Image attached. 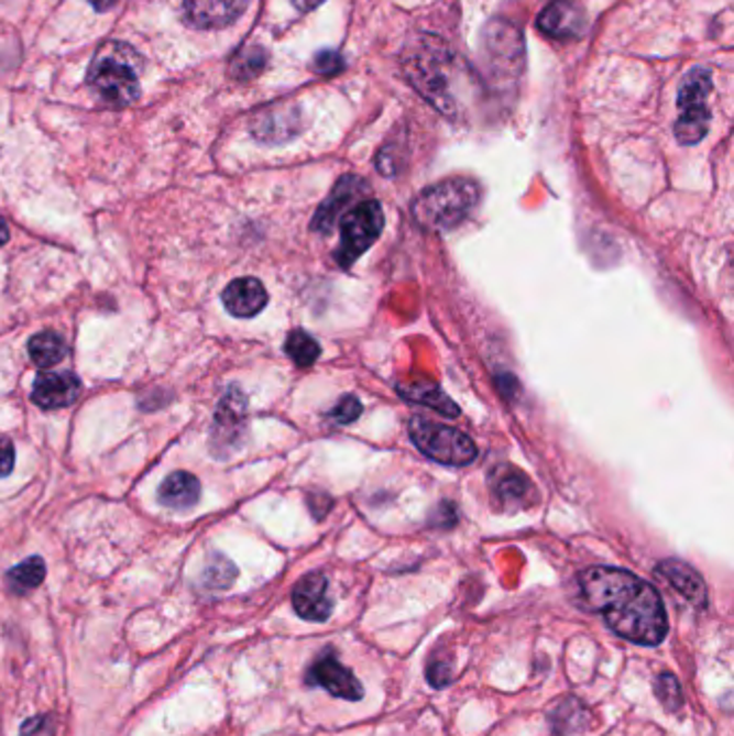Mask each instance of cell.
Returning <instances> with one entry per match:
<instances>
[{
	"label": "cell",
	"instance_id": "24",
	"mask_svg": "<svg viewBox=\"0 0 734 736\" xmlns=\"http://www.w3.org/2000/svg\"><path fill=\"white\" fill-rule=\"evenodd\" d=\"M7 578H9V584L18 592L35 590L46 578V562L40 556H31L22 564L13 567Z\"/></svg>",
	"mask_w": 734,
	"mask_h": 736
},
{
	"label": "cell",
	"instance_id": "5",
	"mask_svg": "<svg viewBox=\"0 0 734 736\" xmlns=\"http://www.w3.org/2000/svg\"><path fill=\"white\" fill-rule=\"evenodd\" d=\"M713 91L711 72L704 67L689 69L681 87H679V119L675 125V134L681 145L700 143L711 125V110H709V94Z\"/></svg>",
	"mask_w": 734,
	"mask_h": 736
},
{
	"label": "cell",
	"instance_id": "14",
	"mask_svg": "<svg viewBox=\"0 0 734 736\" xmlns=\"http://www.w3.org/2000/svg\"><path fill=\"white\" fill-rule=\"evenodd\" d=\"M308 683H315L319 688L328 689L332 695L343 697V700H349V702L362 700V695H364L360 681L344 668L339 659H335L330 655L321 657L310 668Z\"/></svg>",
	"mask_w": 734,
	"mask_h": 736
},
{
	"label": "cell",
	"instance_id": "7",
	"mask_svg": "<svg viewBox=\"0 0 734 736\" xmlns=\"http://www.w3.org/2000/svg\"><path fill=\"white\" fill-rule=\"evenodd\" d=\"M341 245L335 254L341 267L358 261L384 231V211L375 198L360 200L351 211L341 216Z\"/></svg>",
	"mask_w": 734,
	"mask_h": 736
},
{
	"label": "cell",
	"instance_id": "18",
	"mask_svg": "<svg viewBox=\"0 0 734 736\" xmlns=\"http://www.w3.org/2000/svg\"><path fill=\"white\" fill-rule=\"evenodd\" d=\"M657 573L679 594H683L687 601L693 603L695 607H702L706 603V586H704L702 578L686 562L666 560L657 567Z\"/></svg>",
	"mask_w": 734,
	"mask_h": 736
},
{
	"label": "cell",
	"instance_id": "15",
	"mask_svg": "<svg viewBox=\"0 0 734 736\" xmlns=\"http://www.w3.org/2000/svg\"><path fill=\"white\" fill-rule=\"evenodd\" d=\"M299 132V112L295 106H272L259 112L252 121V134L256 141L276 145L292 141Z\"/></svg>",
	"mask_w": 734,
	"mask_h": 736
},
{
	"label": "cell",
	"instance_id": "13",
	"mask_svg": "<svg viewBox=\"0 0 734 736\" xmlns=\"http://www.w3.org/2000/svg\"><path fill=\"white\" fill-rule=\"evenodd\" d=\"M80 396V380L69 371H44L33 384L31 398L42 409H61Z\"/></svg>",
	"mask_w": 734,
	"mask_h": 736
},
{
	"label": "cell",
	"instance_id": "30",
	"mask_svg": "<svg viewBox=\"0 0 734 736\" xmlns=\"http://www.w3.org/2000/svg\"><path fill=\"white\" fill-rule=\"evenodd\" d=\"M20 736H56V722L52 715H37L24 722Z\"/></svg>",
	"mask_w": 734,
	"mask_h": 736
},
{
	"label": "cell",
	"instance_id": "19",
	"mask_svg": "<svg viewBox=\"0 0 734 736\" xmlns=\"http://www.w3.org/2000/svg\"><path fill=\"white\" fill-rule=\"evenodd\" d=\"M162 506L173 510H188L200 499V483L190 472H173L157 490Z\"/></svg>",
	"mask_w": 734,
	"mask_h": 736
},
{
	"label": "cell",
	"instance_id": "11",
	"mask_svg": "<svg viewBox=\"0 0 734 736\" xmlns=\"http://www.w3.org/2000/svg\"><path fill=\"white\" fill-rule=\"evenodd\" d=\"M294 609L304 620L313 623L328 620L335 609L328 578L321 573H310L302 578L294 589Z\"/></svg>",
	"mask_w": 734,
	"mask_h": 736
},
{
	"label": "cell",
	"instance_id": "22",
	"mask_svg": "<svg viewBox=\"0 0 734 736\" xmlns=\"http://www.w3.org/2000/svg\"><path fill=\"white\" fill-rule=\"evenodd\" d=\"M29 355L40 369H50L65 360L67 343L54 332H42L29 341Z\"/></svg>",
	"mask_w": 734,
	"mask_h": 736
},
{
	"label": "cell",
	"instance_id": "27",
	"mask_svg": "<svg viewBox=\"0 0 734 736\" xmlns=\"http://www.w3.org/2000/svg\"><path fill=\"white\" fill-rule=\"evenodd\" d=\"M657 695L661 697L664 706H668L670 711H677L683 704V695H681V688L679 681L672 674H661L657 681Z\"/></svg>",
	"mask_w": 734,
	"mask_h": 736
},
{
	"label": "cell",
	"instance_id": "20",
	"mask_svg": "<svg viewBox=\"0 0 734 736\" xmlns=\"http://www.w3.org/2000/svg\"><path fill=\"white\" fill-rule=\"evenodd\" d=\"M396 391L403 398H407L412 403H418V405H427V407L440 411L441 416H446V418H457L461 414V409L452 403V398L448 394L441 393L440 388L429 380L398 384Z\"/></svg>",
	"mask_w": 734,
	"mask_h": 736
},
{
	"label": "cell",
	"instance_id": "25",
	"mask_svg": "<svg viewBox=\"0 0 734 736\" xmlns=\"http://www.w3.org/2000/svg\"><path fill=\"white\" fill-rule=\"evenodd\" d=\"M285 351H287V355L294 360L295 364L302 366V369L313 366L319 360V355H321L319 343L310 334H306L302 330H295V332L289 334V339L285 343Z\"/></svg>",
	"mask_w": 734,
	"mask_h": 736
},
{
	"label": "cell",
	"instance_id": "3",
	"mask_svg": "<svg viewBox=\"0 0 734 736\" xmlns=\"http://www.w3.org/2000/svg\"><path fill=\"white\" fill-rule=\"evenodd\" d=\"M143 58L130 44L106 42L99 46L87 74V85L106 106L123 108L141 96Z\"/></svg>",
	"mask_w": 734,
	"mask_h": 736
},
{
	"label": "cell",
	"instance_id": "26",
	"mask_svg": "<svg viewBox=\"0 0 734 736\" xmlns=\"http://www.w3.org/2000/svg\"><path fill=\"white\" fill-rule=\"evenodd\" d=\"M235 578H238V569L233 567V562H229L222 556H213L202 573V582L209 589H229Z\"/></svg>",
	"mask_w": 734,
	"mask_h": 736
},
{
	"label": "cell",
	"instance_id": "6",
	"mask_svg": "<svg viewBox=\"0 0 734 736\" xmlns=\"http://www.w3.org/2000/svg\"><path fill=\"white\" fill-rule=\"evenodd\" d=\"M407 431H409L412 442L416 443L429 459L443 463V465L463 468V465H470L479 454L476 443L472 442L465 433H461L459 429L446 427L440 422H431L420 416H414L409 420Z\"/></svg>",
	"mask_w": 734,
	"mask_h": 736
},
{
	"label": "cell",
	"instance_id": "1",
	"mask_svg": "<svg viewBox=\"0 0 734 736\" xmlns=\"http://www.w3.org/2000/svg\"><path fill=\"white\" fill-rule=\"evenodd\" d=\"M582 605L603 616L621 638L657 646L668 636V616L659 592L634 573L614 567H590L580 573Z\"/></svg>",
	"mask_w": 734,
	"mask_h": 736
},
{
	"label": "cell",
	"instance_id": "16",
	"mask_svg": "<svg viewBox=\"0 0 734 736\" xmlns=\"http://www.w3.org/2000/svg\"><path fill=\"white\" fill-rule=\"evenodd\" d=\"M224 308L238 317V319H250L256 317L267 306V292L261 281L256 278H238L222 292Z\"/></svg>",
	"mask_w": 734,
	"mask_h": 736
},
{
	"label": "cell",
	"instance_id": "8",
	"mask_svg": "<svg viewBox=\"0 0 734 736\" xmlns=\"http://www.w3.org/2000/svg\"><path fill=\"white\" fill-rule=\"evenodd\" d=\"M245 411L248 400L240 388H231L220 398L211 427V450L216 457H229V452H233L242 442Z\"/></svg>",
	"mask_w": 734,
	"mask_h": 736
},
{
	"label": "cell",
	"instance_id": "29",
	"mask_svg": "<svg viewBox=\"0 0 734 736\" xmlns=\"http://www.w3.org/2000/svg\"><path fill=\"white\" fill-rule=\"evenodd\" d=\"M313 69L317 74H324V76H332L337 72L343 69V56L337 52V50H321L315 61H313Z\"/></svg>",
	"mask_w": 734,
	"mask_h": 736
},
{
	"label": "cell",
	"instance_id": "4",
	"mask_svg": "<svg viewBox=\"0 0 734 736\" xmlns=\"http://www.w3.org/2000/svg\"><path fill=\"white\" fill-rule=\"evenodd\" d=\"M481 188L472 179H446L423 190L412 205L416 222L431 231L459 227L479 205Z\"/></svg>",
	"mask_w": 734,
	"mask_h": 736
},
{
	"label": "cell",
	"instance_id": "21",
	"mask_svg": "<svg viewBox=\"0 0 734 736\" xmlns=\"http://www.w3.org/2000/svg\"><path fill=\"white\" fill-rule=\"evenodd\" d=\"M491 491L497 504L517 506V504H526V497L530 493V481L519 470L497 468L491 474Z\"/></svg>",
	"mask_w": 734,
	"mask_h": 736
},
{
	"label": "cell",
	"instance_id": "34",
	"mask_svg": "<svg viewBox=\"0 0 734 736\" xmlns=\"http://www.w3.org/2000/svg\"><path fill=\"white\" fill-rule=\"evenodd\" d=\"M9 242V227L7 222L0 218V245L7 244Z\"/></svg>",
	"mask_w": 734,
	"mask_h": 736
},
{
	"label": "cell",
	"instance_id": "9",
	"mask_svg": "<svg viewBox=\"0 0 734 736\" xmlns=\"http://www.w3.org/2000/svg\"><path fill=\"white\" fill-rule=\"evenodd\" d=\"M487 40V56H490L491 69L511 74V69L519 72L522 61H524V44L522 35L515 26L495 20L491 22L490 29L485 31Z\"/></svg>",
	"mask_w": 734,
	"mask_h": 736
},
{
	"label": "cell",
	"instance_id": "33",
	"mask_svg": "<svg viewBox=\"0 0 734 736\" xmlns=\"http://www.w3.org/2000/svg\"><path fill=\"white\" fill-rule=\"evenodd\" d=\"M326 0H294V7L297 9V11H302V13H306V11H313V9H317L319 4H324Z\"/></svg>",
	"mask_w": 734,
	"mask_h": 736
},
{
	"label": "cell",
	"instance_id": "28",
	"mask_svg": "<svg viewBox=\"0 0 734 736\" xmlns=\"http://www.w3.org/2000/svg\"><path fill=\"white\" fill-rule=\"evenodd\" d=\"M360 414H362V403H360L355 396H351V394L343 396V398L337 403V407L330 411V416H332L337 422H341V425H351L353 420L360 418Z\"/></svg>",
	"mask_w": 734,
	"mask_h": 736
},
{
	"label": "cell",
	"instance_id": "31",
	"mask_svg": "<svg viewBox=\"0 0 734 736\" xmlns=\"http://www.w3.org/2000/svg\"><path fill=\"white\" fill-rule=\"evenodd\" d=\"M15 465V448L9 440H0V479L9 476Z\"/></svg>",
	"mask_w": 734,
	"mask_h": 736
},
{
	"label": "cell",
	"instance_id": "23",
	"mask_svg": "<svg viewBox=\"0 0 734 736\" xmlns=\"http://www.w3.org/2000/svg\"><path fill=\"white\" fill-rule=\"evenodd\" d=\"M267 65V52L261 46H244L240 52L233 56L231 61V78L240 80V83H248L254 80Z\"/></svg>",
	"mask_w": 734,
	"mask_h": 736
},
{
	"label": "cell",
	"instance_id": "12",
	"mask_svg": "<svg viewBox=\"0 0 734 736\" xmlns=\"http://www.w3.org/2000/svg\"><path fill=\"white\" fill-rule=\"evenodd\" d=\"M537 26L551 40H576L587 29V15L573 0H551L540 11Z\"/></svg>",
	"mask_w": 734,
	"mask_h": 736
},
{
	"label": "cell",
	"instance_id": "2",
	"mask_svg": "<svg viewBox=\"0 0 734 736\" xmlns=\"http://www.w3.org/2000/svg\"><path fill=\"white\" fill-rule=\"evenodd\" d=\"M405 76L414 85V89L431 101L443 114H454V76H457V58L452 50L434 35L416 37L403 54Z\"/></svg>",
	"mask_w": 734,
	"mask_h": 736
},
{
	"label": "cell",
	"instance_id": "17",
	"mask_svg": "<svg viewBox=\"0 0 734 736\" xmlns=\"http://www.w3.org/2000/svg\"><path fill=\"white\" fill-rule=\"evenodd\" d=\"M364 190H366V184L360 177H351V175L343 177L337 184V188L332 190V195L326 198V202L317 209V213L313 218V229L317 233H330L332 227L341 220L344 207Z\"/></svg>",
	"mask_w": 734,
	"mask_h": 736
},
{
	"label": "cell",
	"instance_id": "10",
	"mask_svg": "<svg viewBox=\"0 0 734 736\" xmlns=\"http://www.w3.org/2000/svg\"><path fill=\"white\" fill-rule=\"evenodd\" d=\"M248 0H184V13L198 31L227 29L240 20Z\"/></svg>",
	"mask_w": 734,
	"mask_h": 736
},
{
	"label": "cell",
	"instance_id": "32",
	"mask_svg": "<svg viewBox=\"0 0 734 736\" xmlns=\"http://www.w3.org/2000/svg\"><path fill=\"white\" fill-rule=\"evenodd\" d=\"M429 681H431V685H436V688L448 685V681H450L448 666H446V663H431V666H429Z\"/></svg>",
	"mask_w": 734,
	"mask_h": 736
}]
</instances>
